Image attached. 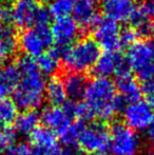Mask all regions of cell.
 I'll use <instances>...</instances> for the list:
<instances>
[{"label": "cell", "mask_w": 154, "mask_h": 155, "mask_svg": "<svg viewBox=\"0 0 154 155\" xmlns=\"http://www.w3.org/2000/svg\"><path fill=\"white\" fill-rule=\"evenodd\" d=\"M20 79L13 92V101L17 108L23 111H35L41 107L45 98V79L38 70L36 61L23 56L17 61Z\"/></svg>", "instance_id": "6da1fadb"}, {"label": "cell", "mask_w": 154, "mask_h": 155, "mask_svg": "<svg viewBox=\"0 0 154 155\" xmlns=\"http://www.w3.org/2000/svg\"><path fill=\"white\" fill-rule=\"evenodd\" d=\"M84 98L94 116L101 120L112 119L126 106V101L117 94L115 84L110 78H93L87 84Z\"/></svg>", "instance_id": "7a4b0ae2"}, {"label": "cell", "mask_w": 154, "mask_h": 155, "mask_svg": "<svg viewBox=\"0 0 154 155\" xmlns=\"http://www.w3.org/2000/svg\"><path fill=\"white\" fill-rule=\"evenodd\" d=\"M100 54V48L94 39L84 38L70 45L61 58L64 67L71 72L84 73L94 67Z\"/></svg>", "instance_id": "3957f363"}, {"label": "cell", "mask_w": 154, "mask_h": 155, "mask_svg": "<svg viewBox=\"0 0 154 155\" xmlns=\"http://www.w3.org/2000/svg\"><path fill=\"white\" fill-rule=\"evenodd\" d=\"M126 61L142 82L154 80V40H137L128 48Z\"/></svg>", "instance_id": "277c9868"}, {"label": "cell", "mask_w": 154, "mask_h": 155, "mask_svg": "<svg viewBox=\"0 0 154 155\" xmlns=\"http://www.w3.org/2000/svg\"><path fill=\"white\" fill-rule=\"evenodd\" d=\"M140 149V139L136 131L125 123L116 121L110 129L109 150L112 155H136Z\"/></svg>", "instance_id": "5b68a950"}, {"label": "cell", "mask_w": 154, "mask_h": 155, "mask_svg": "<svg viewBox=\"0 0 154 155\" xmlns=\"http://www.w3.org/2000/svg\"><path fill=\"white\" fill-rule=\"evenodd\" d=\"M110 129L101 123H84L78 137L77 145L88 153H103L109 149Z\"/></svg>", "instance_id": "8992f818"}, {"label": "cell", "mask_w": 154, "mask_h": 155, "mask_svg": "<svg viewBox=\"0 0 154 155\" xmlns=\"http://www.w3.org/2000/svg\"><path fill=\"white\" fill-rule=\"evenodd\" d=\"M53 36L49 27L32 28L20 34L18 45L28 57L37 58L53 45Z\"/></svg>", "instance_id": "52a82bcc"}, {"label": "cell", "mask_w": 154, "mask_h": 155, "mask_svg": "<svg viewBox=\"0 0 154 155\" xmlns=\"http://www.w3.org/2000/svg\"><path fill=\"white\" fill-rule=\"evenodd\" d=\"M94 35L96 43L106 52H117L121 48L119 40L120 29L116 21L107 17L99 18L94 25Z\"/></svg>", "instance_id": "ba28073f"}, {"label": "cell", "mask_w": 154, "mask_h": 155, "mask_svg": "<svg viewBox=\"0 0 154 155\" xmlns=\"http://www.w3.org/2000/svg\"><path fill=\"white\" fill-rule=\"evenodd\" d=\"M123 114L125 124L134 131L146 130L154 116L153 109L142 99L126 104Z\"/></svg>", "instance_id": "9c48e42d"}, {"label": "cell", "mask_w": 154, "mask_h": 155, "mask_svg": "<svg viewBox=\"0 0 154 155\" xmlns=\"http://www.w3.org/2000/svg\"><path fill=\"white\" fill-rule=\"evenodd\" d=\"M51 33L55 42V49L62 56L64 51L77 39L79 35V27L71 17L55 19V22L52 25Z\"/></svg>", "instance_id": "30bf717a"}, {"label": "cell", "mask_w": 154, "mask_h": 155, "mask_svg": "<svg viewBox=\"0 0 154 155\" xmlns=\"http://www.w3.org/2000/svg\"><path fill=\"white\" fill-rule=\"evenodd\" d=\"M40 121L43 127L61 136L72 124L73 117L66 111L64 107L50 106L40 113Z\"/></svg>", "instance_id": "8fae6325"}, {"label": "cell", "mask_w": 154, "mask_h": 155, "mask_svg": "<svg viewBox=\"0 0 154 155\" xmlns=\"http://www.w3.org/2000/svg\"><path fill=\"white\" fill-rule=\"evenodd\" d=\"M115 88L118 92V95L125 100L126 102H134L140 100L142 97V89L140 86L132 76L129 67L120 70L115 74Z\"/></svg>", "instance_id": "7c38bea8"}, {"label": "cell", "mask_w": 154, "mask_h": 155, "mask_svg": "<svg viewBox=\"0 0 154 155\" xmlns=\"http://www.w3.org/2000/svg\"><path fill=\"white\" fill-rule=\"evenodd\" d=\"M73 19L79 29L89 30L94 28L98 19V8L94 0H76L73 3Z\"/></svg>", "instance_id": "4fadbf2b"}, {"label": "cell", "mask_w": 154, "mask_h": 155, "mask_svg": "<svg viewBox=\"0 0 154 155\" xmlns=\"http://www.w3.org/2000/svg\"><path fill=\"white\" fill-rule=\"evenodd\" d=\"M38 4L36 0H15L8 8V19L16 27H33V19Z\"/></svg>", "instance_id": "5bb4252c"}, {"label": "cell", "mask_w": 154, "mask_h": 155, "mask_svg": "<svg viewBox=\"0 0 154 155\" xmlns=\"http://www.w3.org/2000/svg\"><path fill=\"white\" fill-rule=\"evenodd\" d=\"M128 67L126 57H123L118 52H105L100 54L96 60L94 67V73L96 77L109 78V76L115 75L120 70Z\"/></svg>", "instance_id": "9a60e30c"}, {"label": "cell", "mask_w": 154, "mask_h": 155, "mask_svg": "<svg viewBox=\"0 0 154 155\" xmlns=\"http://www.w3.org/2000/svg\"><path fill=\"white\" fill-rule=\"evenodd\" d=\"M100 8L106 17L118 22L129 21L134 8V0H101Z\"/></svg>", "instance_id": "2e32d148"}, {"label": "cell", "mask_w": 154, "mask_h": 155, "mask_svg": "<svg viewBox=\"0 0 154 155\" xmlns=\"http://www.w3.org/2000/svg\"><path fill=\"white\" fill-rule=\"evenodd\" d=\"M18 40L11 23L0 22V59L10 58L16 53Z\"/></svg>", "instance_id": "e0dca14e"}, {"label": "cell", "mask_w": 154, "mask_h": 155, "mask_svg": "<svg viewBox=\"0 0 154 155\" xmlns=\"http://www.w3.org/2000/svg\"><path fill=\"white\" fill-rule=\"evenodd\" d=\"M20 79V72L16 63L8 62L0 69V97L12 94Z\"/></svg>", "instance_id": "ac0fdd59"}, {"label": "cell", "mask_w": 154, "mask_h": 155, "mask_svg": "<svg viewBox=\"0 0 154 155\" xmlns=\"http://www.w3.org/2000/svg\"><path fill=\"white\" fill-rule=\"evenodd\" d=\"M62 81L64 84L67 96L70 97L73 101L84 97L88 81H87L86 76L82 73L71 72V73L67 74Z\"/></svg>", "instance_id": "d6986e66"}, {"label": "cell", "mask_w": 154, "mask_h": 155, "mask_svg": "<svg viewBox=\"0 0 154 155\" xmlns=\"http://www.w3.org/2000/svg\"><path fill=\"white\" fill-rule=\"evenodd\" d=\"M31 141L34 147L49 152L57 147V135L45 127H37L31 135Z\"/></svg>", "instance_id": "ffe728a7"}, {"label": "cell", "mask_w": 154, "mask_h": 155, "mask_svg": "<svg viewBox=\"0 0 154 155\" xmlns=\"http://www.w3.org/2000/svg\"><path fill=\"white\" fill-rule=\"evenodd\" d=\"M45 97L52 106L61 107L67 102L66 89L62 79L59 77H52L45 84Z\"/></svg>", "instance_id": "44dd1931"}, {"label": "cell", "mask_w": 154, "mask_h": 155, "mask_svg": "<svg viewBox=\"0 0 154 155\" xmlns=\"http://www.w3.org/2000/svg\"><path fill=\"white\" fill-rule=\"evenodd\" d=\"M60 58H61L60 53L55 48H53V49L43 52L41 55H39L36 58V64H37L38 70L43 76H50L58 71Z\"/></svg>", "instance_id": "7402d4cb"}, {"label": "cell", "mask_w": 154, "mask_h": 155, "mask_svg": "<svg viewBox=\"0 0 154 155\" xmlns=\"http://www.w3.org/2000/svg\"><path fill=\"white\" fill-rule=\"evenodd\" d=\"M40 116L36 111H23L17 115L14 121L15 132L21 135H31L33 131L38 127Z\"/></svg>", "instance_id": "603a6c76"}, {"label": "cell", "mask_w": 154, "mask_h": 155, "mask_svg": "<svg viewBox=\"0 0 154 155\" xmlns=\"http://www.w3.org/2000/svg\"><path fill=\"white\" fill-rule=\"evenodd\" d=\"M18 115V108L12 99L0 97V124L8 126L14 123Z\"/></svg>", "instance_id": "cb8c5ba5"}, {"label": "cell", "mask_w": 154, "mask_h": 155, "mask_svg": "<svg viewBox=\"0 0 154 155\" xmlns=\"http://www.w3.org/2000/svg\"><path fill=\"white\" fill-rule=\"evenodd\" d=\"M73 0H52L49 6V12L55 19L70 17L73 11Z\"/></svg>", "instance_id": "d4e9b609"}, {"label": "cell", "mask_w": 154, "mask_h": 155, "mask_svg": "<svg viewBox=\"0 0 154 155\" xmlns=\"http://www.w3.org/2000/svg\"><path fill=\"white\" fill-rule=\"evenodd\" d=\"M84 121H76L75 124H72L71 127L60 136L61 141L64 143V147H75L77 145L79 133L84 126Z\"/></svg>", "instance_id": "484cf974"}, {"label": "cell", "mask_w": 154, "mask_h": 155, "mask_svg": "<svg viewBox=\"0 0 154 155\" xmlns=\"http://www.w3.org/2000/svg\"><path fill=\"white\" fill-rule=\"evenodd\" d=\"M16 140V132L10 126L0 124V148L5 149L14 145Z\"/></svg>", "instance_id": "4316f807"}, {"label": "cell", "mask_w": 154, "mask_h": 155, "mask_svg": "<svg viewBox=\"0 0 154 155\" xmlns=\"http://www.w3.org/2000/svg\"><path fill=\"white\" fill-rule=\"evenodd\" d=\"M51 19L52 16L49 12V8L42 5H38L33 19V28L49 27Z\"/></svg>", "instance_id": "83f0119b"}, {"label": "cell", "mask_w": 154, "mask_h": 155, "mask_svg": "<svg viewBox=\"0 0 154 155\" xmlns=\"http://www.w3.org/2000/svg\"><path fill=\"white\" fill-rule=\"evenodd\" d=\"M138 33L134 28H125V29L120 30L119 33V40H120V45L121 47H128L132 45L134 42L138 40Z\"/></svg>", "instance_id": "f1b7e54d"}, {"label": "cell", "mask_w": 154, "mask_h": 155, "mask_svg": "<svg viewBox=\"0 0 154 155\" xmlns=\"http://www.w3.org/2000/svg\"><path fill=\"white\" fill-rule=\"evenodd\" d=\"M30 147L25 143H17L6 148L3 155H29Z\"/></svg>", "instance_id": "f546056e"}, {"label": "cell", "mask_w": 154, "mask_h": 155, "mask_svg": "<svg viewBox=\"0 0 154 155\" xmlns=\"http://www.w3.org/2000/svg\"><path fill=\"white\" fill-rule=\"evenodd\" d=\"M47 155H80L79 150L75 147H55L49 151Z\"/></svg>", "instance_id": "4dcf8cb0"}, {"label": "cell", "mask_w": 154, "mask_h": 155, "mask_svg": "<svg viewBox=\"0 0 154 155\" xmlns=\"http://www.w3.org/2000/svg\"><path fill=\"white\" fill-rule=\"evenodd\" d=\"M146 136L150 143H154V116L150 124L148 126V128L146 129Z\"/></svg>", "instance_id": "1f68e13d"}, {"label": "cell", "mask_w": 154, "mask_h": 155, "mask_svg": "<svg viewBox=\"0 0 154 155\" xmlns=\"http://www.w3.org/2000/svg\"><path fill=\"white\" fill-rule=\"evenodd\" d=\"M5 20H10L8 19V8L0 5V22H3Z\"/></svg>", "instance_id": "d6a6232c"}, {"label": "cell", "mask_w": 154, "mask_h": 155, "mask_svg": "<svg viewBox=\"0 0 154 155\" xmlns=\"http://www.w3.org/2000/svg\"><path fill=\"white\" fill-rule=\"evenodd\" d=\"M48 152L43 151V150L39 149V148H36V147H30V152H29V155H47Z\"/></svg>", "instance_id": "836d02e7"}, {"label": "cell", "mask_w": 154, "mask_h": 155, "mask_svg": "<svg viewBox=\"0 0 154 155\" xmlns=\"http://www.w3.org/2000/svg\"><path fill=\"white\" fill-rule=\"evenodd\" d=\"M145 101L151 107V108L154 110V93L149 94V95H146V100Z\"/></svg>", "instance_id": "e575fe53"}, {"label": "cell", "mask_w": 154, "mask_h": 155, "mask_svg": "<svg viewBox=\"0 0 154 155\" xmlns=\"http://www.w3.org/2000/svg\"><path fill=\"white\" fill-rule=\"evenodd\" d=\"M149 34H152L154 36V18L149 22Z\"/></svg>", "instance_id": "d590c367"}, {"label": "cell", "mask_w": 154, "mask_h": 155, "mask_svg": "<svg viewBox=\"0 0 154 155\" xmlns=\"http://www.w3.org/2000/svg\"><path fill=\"white\" fill-rule=\"evenodd\" d=\"M86 155H106L103 153H87Z\"/></svg>", "instance_id": "8d00e7d4"}, {"label": "cell", "mask_w": 154, "mask_h": 155, "mask_svg": "<svg viewBox=\"0 0 154 155\" xmlns=\"http://www.w3.org/2000/svg\"><path fill=\"white\" fill-rule=\"evenodd\" d=\"M151 5H152V11H153V16H154V0H150Z\"/></svg>", "instance_id": "74e56055"}, {"label": "cell", "mask_w": 154, "mask_h": 155, "mask_svg": "<svg viewBox=\"0 0 154 155\" xmlns=\"http://www.w3.org/2000/svg\"><path fill=\"white\" fill-rule=\"evenodd\" d=\"M38 1H40V2H43V3H45V2H51L52 0H38Z\"/></svg>", "instance_id": "f35d334b"}, {"label": "cell", "mask_w": 154, "mask_h": 155, "mask_svg": "<svg viewBox=\"0 0 154 155\" xmlns=\"http://www.w3.org/2000/svg\"><path fill=\"white\" fill-rule=\"evenodd\" d=\"M0 155H3V149L0 148Z\"/></svg>", "instance_id": "ab89813d"}, {"label": "cell", "mask_w": 154, "mask_h": 155, "mask_svg": "<svg viewBox=\"0 0 154 155\" xmlns=\"http://www.w3.org/2000/svg\"><path fill=\"white\" fill-rule=\"evenodd\" d=\"M134 1H138V2H142V3H143V2H145L146 0H134Z\"/></svg>", "instance_id": "60d3db41"}, {"label": "cell", "mask_w": 154, "mask_h": 155, "mask_svg": "<svg viewBox=\"0 0 154 155\" xmlns=\"http://www.w3.org/2000/svg\"><path fill=\"white\" fill-rule=\"evenodd\" d=\"M2 68V65H1V59H0V69Z\"/></svg>", "instance_id": "b9f144b4"}]
</instances>
